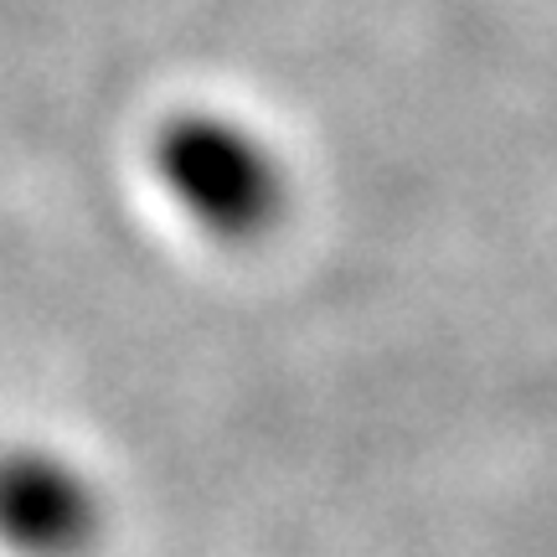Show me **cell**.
Returning <instances> with one entry per match:
<instances>
[{
  "mask_svg": "<svg viewBox=\"0 0 557 557\" xmlns=\"http://www.w3.org/2000/svg\"><path fill=\"white\" fill-rule=\"evenodd\" d=\"M103 532L99 485L73 459L21 444L0 455V547L16 557H83Z\"/></svg>",
  "mask_w": 557,
  "mask_h": 557,
  "instance_id": "obj_2",
  "label": "cell"
},
{
  "mask_svg": "<svg viewBox=\"0 0 557 557\" xmlns=\"http://www.w3.org/2000/svg\"><path fill=\"white\" fill-rule=\"evenodd\" d=\"M156 171L181 212L227 243L263 238L289 201L274 150L218 114H181L165 124L156 139Z\"/></svg>",
  "mask_w": 557,
  "mask_h": 557,
  "instance_id": "obj_1",
  "label": "cell"
}]
</instances>
